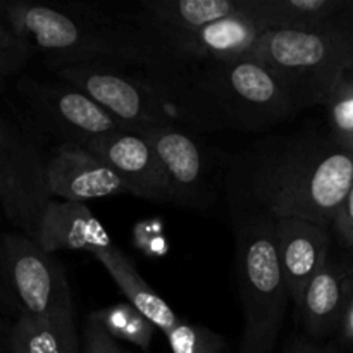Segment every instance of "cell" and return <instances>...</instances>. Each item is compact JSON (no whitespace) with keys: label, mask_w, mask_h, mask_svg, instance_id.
Wrapping results in <instances>:
<instances>
[{"label":"cell","mask_w":353,"mask_h":353,"mask_svg":"<svg viewBox=\"0 0 353 353\" xmlns=\"http://www.w3.org/2000/svg\"><path fill=\"white\" fill-rule=\"evenodd\" d=\"M353 185V150L327 128L307 126L257 140L228 159L224 196L230 209L300 217L331 228Z\"/></svg>","instance_id":"1"},{"label":"cell","mask_w":353,"mask_h":353,"mask_svg":"<svg viewBox=\"0 0 353 353\" xmlns=\"http://www.w3.org/2000/svg\"><path fill=\"white\" fill-rule=\"evenodd\" d=\"M0 17L48 69L81 62H116L147 72L176 69L168 52L133 23L97 3H0Z\"/></svg>","instance_id":"2"},{"label":"cell","mask_w":353,"mask_h":353,"mask_svg":"<svg viewBox=\"0 0 353 353\" xmlns=\"http://www.w3.org/2000/svg\"><path fill=\"white\" fill-rule=\"evenodd\" d=\"M50 71L131 130L214 131L209 116L186 85L181 68L147 72L116 62L97 61L57 65Z\"/></svg>","instance_id":"3"},{"label":"cell","mask_w":353,"mask_h":353,"mask_svg":"<svg viewBox=\"0 0 353 353\" xmlns=\"http://www.w3.org/2000/svg\"><path fill=\"white\" fill-rule=\"evenodd\" d=\"M230 214L238 295L243 309L240 353H271L290 302L276 243L274 219L248 209H230Z\"/></svg>","instance_id":"4"},{"label":"cell","mask_w":353,"mask_h":353,"mask_svg":"<svg viewBox=\"0 0 353 353\" xmlns=\"http://www.w3.org/2000/svg\"><path fill=\"white\" fill-rule=\"evenodd\" d=\"M181 72L216 131L262 133L295 116L274 72L250 54L181 65Z\"/></svg>","instance_id":"5"},{"label":"cell","mask_w":353,"mask_h":353,"mask_svg":"<svg viewBox=\"0 0 353 353\" xmlns=\"http://www.w3.org/2000/svg\"><path fill=\"white\" fill-rule=\"evenodd\" d=\"M248 54L274 72L296 114L323 107L353 69V34L340 21L319 30L265 31Z\"/></svg>","instance_id":"6"},{"label":"cell","mask_w":353,"mask_h":353,"mask_svg":"<svg viewBox=\"0 0 353 353\" xmlns=\"http://www.w3.org/2000/svg\"><path fill=\"white\" fill-rule=\"evenodd\" d=\"M0 276L19 316L48 323L74 321L64 268L33 238L23 233L0 236Z\"/></svg>","instance_id":"7"},{"label":"cell","mask_w":353,"mask_h":353,"mask_svg":"<svg viewBox=\"0 0 353 353\" xmlns=\"http://www.w3.org/2000/svg\"><path fill=\"white\" fill-rule=\"evenodd\" d=\"M47 161L33 138L0 112V207L21 233L37 238L50 203Z\"/></svg>","instance_id":"8"},{"label":"cell","mask_w":353,"mask_h":353,"mask_svg":"<svg viewBox=\"0 0 353 353\" xmlns=\"http://www.w3.org/2000/svg\"><path fill=\"white\" fill-rule=\"evenodd\" d=\"M17 93L37 128L57 140V145L85 147L95 138L131 130L74 86L61 81L23 78Z\"/></svg>","instance_id":"9"},{"label":"cell","mask_w":353,"mask_h":353,"mask_svg":"<svg viewBox=\"0 0 353 353\" xmlns=\"http://www.w3.org/2000/svg\"><path fill=\"white\" fill-rule=\"evenodd\" d=\"M157 154L171 185L174 207L207 212L217 202L219 183L224 186L226 165L219 154L200 143L190 131L178 128L137 130Z\"/></svg>","instance_id":"10"},{"label":"cell","mask_w":353,"mask_h":353,"mask_svg":"<svg viewBox=\"0 0 353 353\" xmlns=\"http://www.w3.org/2000/svg\"><path fill=\"white\" fill-rule=\"evenodd\" d=\"M126 185L128 193L148 202L174 205L171 185L152 145L137 130H121L85 145Z\"/></svg>","instance_id":"11"},{"label":"cell","mask_w":353,"mask_h":353,"mask_svg":"<svg viewBox=\"0 0 353 353\" xmlns=\"http://www.w3.org/2000/svg\"><path fill=\"white\" fill-rule=\"evenodd\" d=\"M352 295L353 250L333 245L326 264L309 283L299 305L305 336L321 341L336 333Z\"/></svg>","instance_id":"12"},{"label":"cell","mask_w":353,"mask_h":353,"mask_svg":"<svg viewBox=\"0 0 353 353\" xmlns=\"http://www.w3.org/2000/svg\"><path fill=\"white\" fill-rule=\"evenodd\" d=\"M240 14H250L248 0H145L128 16L165 50L171 41Z\"/></svg>","instance_id":"13"},{"label":"cell","mask_w":353,"mask_h":353,"mask_svg":"<svg viewBox=\"0 0 353 353\" xmlns=\"http://www.w3.org/2000/svg\"><path fill=\"white\" fill-rule=\"evenodd\" d=\"M279 262L296 307L314 276L323 269L333 248V230L300 217L274 219Z\"/></svg>","instance_id":"14"},{"label":"cell","mask_w":353,"mask_h":353,"mask_svg":"<svg viewBox=\"0 0 353 353\" xmlns=\"http://www.w3.org/2000/svg\"><path fill=\"white\" fill-rule=\"evenodd\" d=\"M52 199L83 203L86 200L128 193L126 185L99 157L78 145H57L47 161Z\"/></svg>","instance_id":"15"},{"label":"cell","mask_w":353,"mask_h":353,"mask_svg":"<svg viewBox=\"0 0 353 353\" xmlns=\"http://www.w3.org/2000/svg\"><path fill=\"white\" fill-rule=\"evenodd\" d=\"M265 28L250 14L230 16L200 28L165 47L178 68L202 62L231 61L247 55Z\"/></svg>","instance_id":"16"},{"label":"cell","mask_w":353,"mask_h":353,"mask_svg":"<svg viewBox=\"0 0 353 353\" xmlns=\"http://www.w3.org/2000/svg\"><path fill=\"white\" fill-rule=\"evenodd\" d=\"M43 250H86L92 254L109 236L85 203L50 200L34 238Z\"/></svg>","instance_id":"17"},{"label":"cell","mask_w":353,"mask_h":353,"mask_svg":"<svg viewBox=\"0 0 353 353\" xmlns=\"http://www.w3.org/2000/svg\"><path fill=\"white\" fill-rule=\"evenodd\" d=\"M92 255L105 268L117 288L128 299V303L140 310L157 330L168 334L179 323V317L176 316L174 310L161 295L155 293V290H152V286L145 283L130 259L119 248L114 247L112 241L109 240L107 243L97 247L95 250H92Z\"/></svg>","instance_id":"18"},{"label":"cell","mask_w":353,"mask_h":353,"mask_svg":"<svg viewBox=\"0 0 353 353\" xmlns=\"http://www.w3.org/2000/svg\"><path fill=\"white\" fill-rule=\"evenodd\" d=\"M343 0H248L250 14L268 31L319 30L338 21Z\"/></svg>","instance_id":"19"},{"label":"cell","mask_w":353,"mask_h":353,"mask_svg":"<svg viewBox=\"0 0 353 353\" xmlns=\"http://www.w3.org/2000/svg\"><path fill=\"white\" fill-rule=\"evenodd\" d=\"M74 321L48 323L17 316L10 330V353H81Z\"/></svg>","instance_id":"20"},{"label":"cell","mask_w":353,"mask_h":353,"mask_svg":"<svg viewBox=\"0 0 353 353\" xmlns=\"http://www.w3.org/2000/svg\"><path fill=\"white\" fill-rule=\"evenodd\" d=\"M114 340L130 341L141 350H148L157 327L131 303H114L90 314Z\"/></svg>","instance_id":"21"},{"label":"cell","mask_w":353,"mask_h":353,"mask_svg":"<svg viewBox=\"0 0 353 353\" xmlns=\"http://www.w3.org/2000/svg\"><path fill=\"white\" fill-rule=\"evenodd\" d=\"M327 131L343 148L353 150V69L345 72L324 102Z\"/></svg>","instance_id":"22"},{"label":"cell","mask_w":353,"mask_h":353,"mask_svg":"<svg viewBox=\"0 0 353 353\" xmlns=\"http://www.w3.org/2000/svg\"><path fill=\"white\" fill-rule=\"evenodd\" d=\"M172 353H226V341L210 327L179 321L165 334Z\"/></svg>","instance_id":"23"},{"label":"cell","mask_w":353,"mask_h":353,"mask_svg":"<svg viewBox=\"0 0 353 353\" xmlns=\"http://www.w3.org/2000/svg\"><path fill=\"white\" fill-rule=\"evenodd\" d=\"M33 55L30 45L21 40L12 28L0 17V92L6 86L7 78L19 72Z\"/></svg>","instance_id":"24"},{"label":"cell","mask_w":353,"mask_h":353,"mask_svg":"<svg viewBox=\"0 0 353 353\" xmlns=\"http://www.w3.org/2000/svg\"><path fill=\"white\" fill-rule=\"evenodd\" d=\"M83 353H126L92 316H88L83 331Z\"/></svg>","instance_id":"25"},{"label":"cell","mask_w":353,"mask_h":353,"mask_svg":"<svg viewBox=\"0 0 353 353\" xmlns=\"http://www.w3.org/2000/svg\"><path fill=\"white\" fill-rule=\"evenodd\" d=\"M331 230L341 247L353 250V185L341 205L338 207Z\"/></svg>","instance_id":"26"},{"label":"cell","mask_w":353,"mask_h":353,"mask_svg":"<svg viewBox=\"0 0 353 353\" xmlns=\"http://www.w3.org/2000/svg\"><path fill=\"white\" fill-rule=\"evenodd\" d=\"M285 353H340L338 348L331 345H321L307 336H293L292 341L286 345Z\"/></svg>","instance_id":"27"},{"label":"cell","mask_w":353,"mask_h":353,"mask_svg":"<svg viewBox=\"0 0 353 353\" xmlns=\"http://www.w3.org/2000/svg\"><path fill=\"white\" fill-rule=\"evenodd\" d=\"M343 336L345 341L353 345V295L348 302L347 309H345L343 317H341V323H340V330H338Z\"/></svg>","instance_id":"28"},{"label":"cell","mask_w":353,"mask_h":353,"mask_svg":"<svg viewBox=\"0 0 353 353\" xmlns=\"http://www.w3.org/2000/svg\"><path fill=\"white\" fill-rule=\"evenodd\" d=\"M338 21L343 28L353 34V0H343L341 2L340 14H338Z\"/></svg>","instance_id":"29"},{"label":"cell","mask_w":353,"mask_h":353,"mask_svg":"<svg viewBox=\"0 0 353 353\" xmlns=\"http://www.w3.org/2000/svg\"><path fill=\"white\" fill-rule=\"evenodd\" d=\"M0 312H16V316H19L16 309V303H14L9 290H7V286L3 285L2 276H0Z\"/></svg>","instance_id":"30"},{"label":"cell","mask_w":353,"mask_h":353,"mask_svg":"<svg viewBox=\"0 0 353 353\" xmlns=\"http://www.w3.org/2000/svg\"><path fill=\"white\" fill-rule=\"evenodd\" d=\"M10 330H12V324L7 326L6 321L0 316V353H10Z\"/></svg>","instance_id":"31"},{"label":"cell","mask_w":353,"mask_h":353,"mask_svg":"<svg viewBox=\"0 0 353 353\" xmlns=\"http://www.w3.org/2000/svg\"><path fill=\"white\" fill-rule=\"evenodd\" d=\"M126 353H130V352H126Z\"/></svg>","instance_id":"32"}]
</instances>
